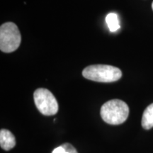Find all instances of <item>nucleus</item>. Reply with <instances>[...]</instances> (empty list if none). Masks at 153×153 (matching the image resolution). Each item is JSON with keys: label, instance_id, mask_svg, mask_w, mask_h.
Listing matches in <instances>:
<instances>
[{"label": "nucleus", "instance_id": "1", "mask_svg": "<svg viewBox=\"0 0 153 153\" xmlns=\"http://www.w3.org/2000/svg\"><path fill=\"white\" fill-rule=\"evenodd\" d=\"M101 118L111 125H120L127 120L129 115V107L126 102L120 99L108 101L101 106Z\"/></svg>", "mask_w": 153, "mask_h": 153}, {"label": "nucleus", "instance_id": "2", "mask_svg": "<svg viewBox=\"0 0 153 153\" xmlns=\"http://www.w3.org/2000/svg\"><path fill=\"white\" fill-rule=\"evenodd\" d=\"M82 75L85 78L98 82H114L122 76V72L116 67L107 65H94L84 69Z\"/></svg>", "mask_w": 153, "mask_h": 153}, {"label": "nucleus", "instance_id": "3", "mask_svg": "<svg viewBox=\"0 0 153 153\" xmlns=\"http://www.w3.org/2000/svg\"><path fill=\"white\" fill-rule=\"evenodd\" d=\"M22 36L14 23L7 22L0 27V50L4 53H12L20 46Z\"/></svg>", "mask_w": 153, "mask_h": 153}, {"label": "nucleus", "instance_id": "4", "mask_svg": "<svg viewBox=\"0 0 153 153\" xmlns=\"http://www.w3.org/2000/svg\"><path fill=\"white\" fill-rule=\"evenodd\" d=\"M34 102L38 110L45 116H53L58 111V104L48 89L39 88L34 91Z\"/></svg>", "mask_w": 153, "mask_h": 153}, {"label": "nucleus", "instance_id": "5", "mask_svg": "<svg viewBox=\"0 0 153 153\" xmlns=\"http://www.w3.org/2000/svg\"><path fill=\"white\" fill-rule=\"evenodd\" d=\"M0 145L6 151L11 150L16 145L14 135L9 130L1 129L0 131Z\"/></svg>", "mask_w": 153, "mask_h": 153}, {"label": "nucleus", "instance_id": "6", "mask_svg": "<svg viewBox=\"0 0 153 153\" xmlns=\"http://www.w3.org/2000/svg\"><path fill=\"white\" fill-rule=\"evenodd\" d=\"M141 124L145 130H150L153 128V104L149 105L145 108L143 114Z\"/></svg>", "mask_w": 153, "mask_h": 153}, {"label": "nucleus", "instance_id": "7", "mask_svg": "<svg viewBox=\"0 0 153 153\" xmlns=\"http://www.w3.org/2000/svg\"><path fill=\"white\" fill-rule=\"evenodd\" d=\"M106 22L111 32H116L120 28V23L118 15L114 13H110L106 17Z\"/></svg>", "mask_w": 153, "mask_h": 153}, {"label": "nucleus", "instance_id": "8", "mask_svg": "<svg viewBox=\"0 0 153 153\" xmlns=\"http://www.w3.org/2000/svg\"><path fill=\"white\" fill-rule=\"evenodd\" d=\"M52 153H78L77 151L73 145L70 143H64V144L57 147L53 150Z\"/></svg>", "mask_w": 153, "mask_h": 153}, {"label": "nucleus", "instance_id": "9", "mask_svg": "<svg viewBox=\"0 0 153 153\" xmlns=\"http://www.w3.org/2000/svg\"><path fill=\"white\" fill-rule=\"evenodd\" d=\"M152 9H153V2H152Z\"/></svg>", "mask_w": 153, "mask_h": 153}]
</instances>
